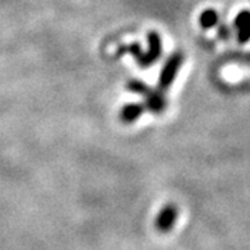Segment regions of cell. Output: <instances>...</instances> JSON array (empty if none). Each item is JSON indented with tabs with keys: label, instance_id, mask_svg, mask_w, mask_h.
Here are the masks:
<instances>
[{
	"label": "cell",
	"instance_id": "277c9868",
	"mask_svg": "<svg viewBox=\"0 0 250 250\" xmlns=\"http://www.w3.org/2000/svg\"><path fill=\"white\" fill-rule=\"evenodd\" d=\"M163 53V43L161 36L157 32H149L147 34V50L145 52V64L143 68H147L153 65L161 57Z\"/></svg>",
	"mask_w": 250,
	"mask_h": 250
},
{
	"label": "cell",
	"instance_id": "3957f363",
	"mask_svg": "<svg viewBox=\"0 0 250 250\" xmlns=\"http://www.w3.org/2000/svg\"><path fill=\"white\" fill-rule=\"evenodd\" d=\"M178 214L179 210L175 205L170 203V205L164 206L157 215V218H156V223H154L156 229L161 233L170 232L172 227L177 223V220H178Z\"/></svg>",
	"mask_w": 250,
	"mask_h": 250
},
{
	"label": "cell",
	"instance_id": "8992f818",
	"mask_svg": "<svg viewBox=\"0 0 250 250\" xmlns=\"http://www.w3.org/2000/svg\"><path fill=\"white\" fill-rule=\"evenodd\" d=\"M145 111H146V108H145L143 103H128L120 110L118 118L123 124H132L141 118Z\"/></svg>",
	"mask_w": 250,
	"mask_h": 250
},
{
	"label": "cell",
	"instance_id": "7a4b0ae2",
	"mask_svg": "<svg viewBox=\"0 0 250 250\" xmlns=\"http://www.w3.org/2000/svg\"><path fill=\"white\" fill-rule=\"evenodd\" d=\"M184 60H185V57H184V53H181V52L172 53L166 60L163 68H161L160 77H159V90L164 92V90L170 89L172 82L175 81L178 71L184 64Z\"/></svg>",
	"mask_w": 250,
	"mask_h": 250
},
{
	"label": "cell",
	"instance_id": "ba28073f",
	"mask_svg": "<svg viewBox=\"0 0 250 250\" xmlns=\"http://www.w3.org/2000/svg\"><path fill=\"white\" fill-rule=\"evenodd\" d=\"M218 35L220 38H223V39H228L229 38V28L227 27V25H220L218 28Z\"/></svg>",
	"mask_w": 250,
	"mask_h": 250
},
{
	"label": "cell",
	"instance_id": "52a82bcc",
	"mask_svg": "<svg viewBox=\"0 0 250 250\" xmlns=\"http://www.w3.org/2000/svg\"><path fill=\"white\" fill-rule=\"evenodd\" d=\"M199 24H200V27L203 28V29H211V28H214L217 24H218V13L213 9H207L205 10L202 14H200V17H199Z\"/></svg>",
	"mask_w": 250,
	"mask_h": 250
},
{
	"label": "cell",
	"instance_id": "6da1fadb",
	"mask_svg": "<svg viewBox=\"0 0 250 250\" xmlns=\"http://www.w3.org/2000/svg\"><path fill=\"white\" fill-rule=\"evenodd\" d=\"M126 89L132 93L141 95L143 98V104L146 111L153 114H160L167 108V100L164 98L163 92L159 89H153L149 85L139 80H131L126 82Z\"/></svg>",
	"mask_w": 250,
	"mask_h": 250
},
{
	"label": "cell",
	"instance_id": "5b68a950",
	"mask_svg": "<svg viewBox=\"0 0 250 250\" xmlns=\"http://www.w3.org/2000/svg\"><path fill=\"white\" fill-rule=\"evenodd\" d=\"M236 38L241 45L250 42V10H242L233 20Z\"/></svg>",
	"mask_w": 250,
	"mask_h": 250
}]
</instances>
